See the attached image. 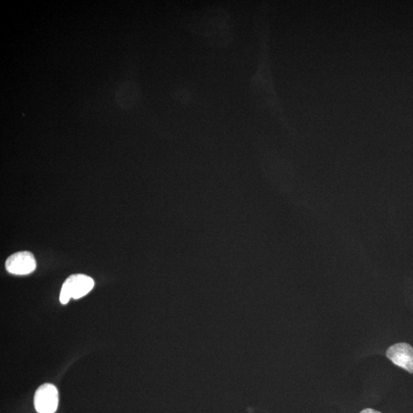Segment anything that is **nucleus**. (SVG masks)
I'll list each match as a JSON object with an SVG mask.
<instances>
[{"mask_svg":"<svg viewBox=\"0 0 413 413\" xmlns=\"http://www.w3.org/2000/svg\"><path fill=\"white\" fill-rule=\"evenodd\" d=\"M387 357L397 367L413 374V347L407 343L392 345L387 351Z\"/></svg>","mask_w":413,"mask_h":413,"instance_id":"4","label":"nucleus"},{"mask_svg":"<svg viewBox=\"0 0 413 413\" xmlns=\"http://www.w3.org/2000/svg\"><path fill=\"white\" fill-rule=\"evenodd\" d=\"M59 402V390L52 383H45L35 392L34 404L39 413H55Z\"/></svg>","mask_w":413,"mask_h":413,"instance_id":"2","label":"nucleus"},{"mask_svg":"<svg viewBox=\"0 0 413 413\" xmlns=\"http://www.w3.org/2000/svg\"><path fill=\"white\" fill-rule=\"evenodd\" d=\"M361 413H381V412L376 411L375 410H373V409H365L364 410H362L361 412Z\"/></svg>","mask_w":413,"mask_h":413,"instance_id":"5","label":"nucleus"},{"mask_svg":"<svg viewBox=\"0 0 413 413\" xmlns=\"http://www.w3.org/2000/svg\"><path fill=\"white\" fill-rule=\"evenodd\" d=\"M6 269L7 271L13 275H28L37 269V261L31 252H18L11 255L6 260Z\"/></svg>","mask_w":413,"mask_h":413,"instance_id":"3","label":"nucleus"},{"mask_svg":"<svg viewBox=\"0 0 413 413\" xmlns=\"http://www.w3.org/2000/svg\"><path fill=\"white\" fill-rule=\"evenodd\" d=\"M94 287L95 281L91 277L84 274L71 275L63 284L60 302L66 305L70 298L79 299L88 295Z\"/></svg>","mask_w":413,"mask_h":413,"instance_id":"1","label":"nucleus"}]
</instances>
